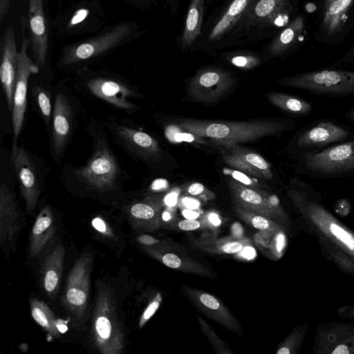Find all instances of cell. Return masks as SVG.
Segmentation results:
<instances>
[{
    "instance_id": "cell-1",
    "label": "cell",
    "mask_w": 354,
    "mask_h": 354,
    "mask_svg": "<svg viewBox=\"0 0 354 354\" xmlns=\"http://www.w3.org/2000/svg\"><path fill=\"white\" fill-rule=\"evenodd\" d=\"M286 192L301 226L308 234L328 240L354 258V231L328 209L318 191L301 179L293 178Z\"/></svg>"
},
{
    "instance_id": "cell-2",
    "label": "cell",
    "mask_w": 354,
    "mask_h": 354,
    "mask_svg": "<svg viewBox=\"0 0 354 354\" xmlns=\"http://www.w3.org/2000/svg\"><path fill=\"white\" fill-rule=\"evenodd\" d=\"M143 33L135 21H122L104 26L97 32L62 47L57 67L81 71L89 64L138 38Z\"/></svg>"
},
{
    "instance_id": "cell-3",
    "label": "cell",
    "mask_w": 354,
    "mask_h": 354,
    "mask_svg": "<svg viewBox=\"0 0 354 354\" xmlns=\"http://www.w3.org/2000/svg\"><path fill=\"white\" fill-rule=\"evenodd\" d=\"M292 120H261L240 122L182 120L178 126L198 138H208L224 147L279 135L293 129Z\"/></svg>"
},
{
    "instance_id": "cell-4",
    "label": "cell",
    "mask_w": 354,
    "mask_h": 354,
    "mask_svg": "<svg viewBox=\"0 0 354 354\" xmlns=\"http://www.w3.org/2000/svg\"><path fill=\"white\" fill-rule=\"evenodd\" d=\"M93 149L84 165L66 171L65 183L97 192L111 191L122 183V170L102 127L96 122L89 125Z\"/></svg>"
},
{
    "instance_id": "cell-5",
    "label": "cell",
    "mask_w": 354,
    "mask_h": 354,
    "mask_svg": "<svg viewBox=\"0 0 354 354\" xmlns=\"http://www.w3.org/2000/svg\"><path fill=\"white\" fill-rule=\"evenodd\" d=\"M292 10L290 0H254L233 32L228 46L265 38L270 29L289 23Z\"/></svg>"
},
{
    "instance_id": "cell-6",
    "label": "cell",
    "mask_w": 354,
    "mask_h": 354,
    "mask_svg": "<svg viewBox=\"0 0 354 354\" xmlns=\"http://www.w3.org/2000/svg\"><path fill=\"white\" fill-rule=\"evenodd\" d=\"M297 170L319 179L354 176V138L298 156Z\"/></svg>"
},
{
    "instance_id": "cell-7",
    "label": "cell",
    "mask_w": 354,
    "mask_h": 354,
    "mask_svg": "<svg viewBox=\"0 0 354 354\" xmlns=\"http://www.w3.org/2000/svg\"><path fill=\"white\" fill-rule=\"evenodd\" d=\"M277 84L315 95L344 97L354 95V71L315 70L283 77Z\"/></svg>"
},
{
    "instance_id": "cell-8",
    "label": "cell",
    "mask_w": 354,
    "mask_h": 354,
    "mask_svg": "<svg viewBox=\"0 0 354 354\" xmlns=\"http://www.w3.org/2000/svg\"><path fill=\"white\" fill-rule=\"evenodd\" d=\"M105 20L102 7L91 0H81L59 14L51 24L59 38L71 39L97 32L106 26Z\"/></svg>"
},
{
    "instance_id": "cell-9",
    "label": "cell",
    "mask_w": 354,
    "mask_h": 354,
    "mask_svg": "<svg viewBox=\"0 0 354 354\" xmlns=\"http://www.w3.org/2000/svg\"><path fill=\"white\" fill-rule=\"evenodd\" d=\"M254 0H229L219 13L202 30L195 48L208 53L228 47L239 23Z\"/></svg>"
},
{
    "instance_id": "cell-10",
    "label": "cell",
    "mask_w": 354,
    "mask_h": 354,
    "mask_svg": "<svg viewBox=\"0 0 354 354\" xmlns=\"http://www.w3.org/2000/svg\"><path fill=\"white\" fill-rule=\"evenodd\" d=\"M104 126L114 141L133 158L146 162H158L162 160L158 142L150 134L118 118H108Z\"/></svg>"
},
{
    "instance_id": "cell-11",
    "label": "cell",
    "mask_w": 354,
    "mask_h": 354,
    "mask_svg": "<svg viewBox=\"0 0 354 354\" xmlns=\"http://www.w3.org/2000/svg\"><path fill=\"white\" fill-rule=\"evenodd\" d=\"M227 185L238 207L273 219L285 230L291 221L275 194H270L260 188L244 185L230 178Z\"/></svg>"
},
{
    "instance_id": "cell-12",
    "label": "cell",
    "mask_w": 354,
    "mask_h": 354,
    "mask_svg": "<svg viewBox=\"0 0 354 354\" xmlns=\"http://www.w3.org/2000/svg\"><path fill=\"white\" fill-rule=\"evenodd\" d=\"M353 138L354 132L350 128L335 120H322L299 131L294 136L292 146L299 156Z\"/></svg>"
},
{
    "instance_id": "cell-13",
    "label": "cell",
    "mask_w": 354,
    "mask_h": 354,
    "mask_svg": "<svg viewBox=\"0 0 354 354\" xmlns=\"http://www.w3.org/2000/svg\"><path fill=\"white\" fill-rule=\"evenodd\" d=\"M79 72L85 79L86 87L93 95L123 111L138 109L129 99L138 97V93L126 82L104 72H89L88 68Z\"/></svg>"
},
{
    "instance_id": "cell-14",
    "label": "cell",
    "mask_w": 354,
    "mask_h": 354,
    "mask_svg": "<svg viewBox=\"0 0 354 354\" xmlns=\"http://www.w3.org/2000/svg\"><path fill=\"white\" fill-rule=\"evenodd\" d=\"M27 27L35 63L39 69L44 68L50 55L53 28L47 15L46 0H28Z\"/></svg>"
},
{
    "instance_id": "cell-15",
    "label": "cell",
    "mask_w": 354,
    "mask_h": 354,
    "mask_svg": "<svg viewBox=\"0 0 354 354\" xmlns=\"http://www.w3.org/2000/svg\"><path fill=\"white\" fill-rule=\"evenodd\" d=\"M235 82L232 75L225 69L204 68L190 79L187 93L196 102L210 104L218 101L234 86Z\"/></svg>"
},
{
    "instance_id": "cell-16",
    "label": "cell",
    "mask_w": 354,
    "mask_h": 354,
    "mask_svg": "<svg viewBox=\"0 0 354 354\" xmlns=\"http://www.w3.org/2000/svg\"><path fill=\"white\" fill-rule=\"evenodd\" d=\"M320 323L315 330L313 354H354V321Z\"/></svg>"
},
{
    "instance_id": "cell-17",
    "label": "cell",
    "mask_w": 354,
    "mask_h": 354,
    "mask_svg": "<svg viewBox=\"0 0 354 354\" xmlns=\"http://www.w3.org/2000/svg\"><path fill=\"white\" fill-rule=\"evenodd\" d=\"M29 48V40L24 34L21 46L19 50L18 70L11 110L15 142L21 132L24 123L27 107L26 97L29 77L31 74L37 73L39 71L35 61L28 55Z\"/></svg>"
},
{
    "instance_id": "cell-18",
    "label": "cell",
    "mask_w": 354,
    "mask_h": 354,
    "mask_svg": "<svg viewBox=\"0 0 354 354\" xmlns=\"http://www.w3.org/2000/svg\"><path fill=\"white\" fill-rule=\"evenodd\" d=\"M75 114L68 96L58 92L55 96L51 122L50 146L53 156L61 159L71 138Z\"/></svg>"
},
{
    "instance_id": "cell-19",
    "label": "cell",
    "mask_w": 354,
    "mask_h": 354,
    "mask_svg": "<svg viewBox=\"0 0 354 354\" xmlns=\"http://www.w3.org/2000/svg\"><path fill=\"white\" fill-rule=\"evenodd\" d=\"M0 79L6 97L8 106L11 111L19 57V50L17 48L12 26H8L2 35L0 41Z\"/></svg>"
},
{
    "instance_id": "cell-20",
    "label": "cell",
    "mask_w": 354,
    "mask_h": 354,
    "mask_svg": "<svg viewBox=\"0 0 354 354\" xmlns=\"http://www.w3.org/2000/svg\"><path fill=\"white\" fill-rule=\"evenodd\" d=\"M11 162L20 189L29 203H33L39 195L42 183L33 158L24 148L14 142Z\"/></svg>"
},
{
    "instance_id": "cell-21",
    "label": "cell",
    "mask_w": 354,
    "mask_h": 354,
    "mask_svg": "<svg viewBox=\"0 0 354 354\" xmlns=\"http://www.w3.org/2000/svg\"><path fill=\"white\" fill-rule=\"evenodd\" d=\"M223 151V160L232 168L252 177L271 180L273 173L270 164L261 155L237 145L226 146Z\"/></svg>"
},
{
    "instance_id": "cell-22",
    "label": "cell",
    "mask_w": 354,
    "mask_h": 354,
    "mask_svg": "<svg viewBox=\"0 0 354 354\" xmlns=\"http://www.w3.org/2000/svg\"><path fill=\"white\" fill-rule=\"evenodd\" d=\"M205 0H190L178 46L187 51L195 48L202 34Z\"/></svg>"
},
{
    "instance_id": "cell-23",
    "label": "cell",
    "mask_w": 354,
    "mask_h": 354,
    "mask_svg": "<svg viewBox=\"0 0 354 354\" xmlns=\"http://www.w3.org/2000/svg\"><path fill=\"white\" fill-rule=\"evenodd\" d=\"M304 19L295 17L265 48V53L271 57H277L287 52L295 43L302 32Z\"/></svg>"
},
{
    "instance_id": "cell-24",
    "label": "cell",
    "mask_w": 354,
    "mask_h": 354,
    "mask_svg": "<svg viewBox=\"0 0 354 354\" xmlns=\"http://www.w3.org/2000/svg\"><path fill=\"white\" fill-rule=\"evenodd\" d=\"M353 1L354 0H333L324 8L322 28L328 35H334L341 31Z\"/></svg>"
},
{
    "instance_id": "cell-25",
    "label": "cell",
    "mask_w": 354,
    "mask_h": 354,
    "mask_svg": "<svg viewBox=\"0 0 354 354\" xmlns=\"http://www.w3.org/2000/svg\"><path fill=\"white\" fill-rule=\"evenodd\" d=\"M268 98L276 107L293 115L306 116L313 111L312 103L299 97L273 92L268 94Z\"/></svg>"
},
{
    "instance_id": "cell-26",
    "label": "cell",
    "mask_w": 354,
    "mask_h": 354,
    "mask_svg": "<svg viewBox=\"0 0 354 354\" xmlns=\"http://www.w3.org/2000/svg\"><path fill=\"white\" fill-rule=\"evenodd\" d=\"M322 254L343 273L354 278V258L328 240L316 239Z\"/></svg>"
},
{
    "instance_id": "cell-27",
    "label": "cell",
    "mask_w": 354,
    "mask_h": 354,
    "mask_svg": "<svg viewBox=\"0 0 354 354\" xmlns=\"http://www.w3.org/2000/svg\"><path fill=\"white\" fill-rule=\"evenodd\" d=\"M309 328V322L306 321L297 326L283 342L277 351V354L297 353L301 348Z\"/></svg>"
},
{
    "instance_id": "cell-28",
    "label": "cell",
    "mask_w": 354,
    "mask_h": 354,
    "mask_svg": "<svg viewBox=\"0 0 354 354\" xmlns=\"http://www.w3.org/2000/svg\"><path fill=\"white\" fill-rule=\"evenodd\" d=\"M32 94L45 125L48 129L53 112L50 92L42 86H34Z\"/></svg>"
},
{
    "instance_id": "cell-29",
    "label": "cell",
    "mask_w": 354,
    "mask_h": 354,
    "mask_svg": "<svg viewBox=\"0 0 354 354\" xmlns=\"http://www.w3.org/2000/svg\"><path fill=\"white\" fill-rule=\"evenodd\" d=\"M200 306L203 310H207L208 314L213 315L215 318L225 323L223 320L229 321L224 317V315L228 314L225 309V307L220 303V301L214 296L202 292L198 297Z\"/></svg>"
},
{
    "instance_id": "cell-30",
    "label": "cell",
    "mask_w": 354,
    "mask_h": 354,
    "mask_svg": "<svg viewBox=\"0 0 354 354\" xmlns=\"http://www.w3.org/2000/svg\"><path fill=\"white\" fill-rule=\"evenodd\" d=\"M237 212L243 217L248 219L252 226L256 229L269 231V232H279L283 230V227L275 222L261 214L253 213L239 207L237 208Z\"/></svg>"
},
{
    "instance_id": "cell-31",
    "label": "cell",
    "mask_w": 354,
    "mask_h": 354,
    "mask_svg": "<svg viewBox=\"0 0 354 354\" xmlns=\"http://www.w3.org/2000/svg\"><path fill=\"white\" fill-rule=\"evenodd\" d=\"M225 57L231 64L242 69H252L261 62L258 55L250 52H232L225 55Z\"/></svg>"
},
{
    "instance_id": "cell-32",
    "label": "cell",
    "mask_w": 354,
    "mask_h": 354,
    "mask_svg": "<svg viewBox=\"0 0 354 354\" xmlns=\"http://www.w3.org/2000/svg\"><path fill=\"white\" fill-rule=\"evenodd\" d=\"M166 137L172 142H193L196 139H201L196 137L191 133L186 131L177 126H169L165 129Z\"/></svg>"
},
{
    "instance_id": "cell-33",
    "label": "cell",
    "mask_w": 354,
    "mask_h": 354,
    "mask_svg": "<svg viewBox=\"0 0 354 354\" xmlns=\"http://www.w3.org/2000/svg\"><path fill=\"white\" fill-rule=\"evenodd\" d=\"M223 173L244 185L255 188L261 187L259 181L254 177L252 178L251 176L239 170L225 168L223 169Z\"/></svg>"
},
{
    "instance_id": "cell-34",
    "label": "cell",
    "mask_w": 354,
    "mask_h": 354,
    "mask_svg": "<svg viewBox=\"0 0 354 354\" xmlns=\"http://www.w3.org/2000/svg\"><path fill=\"white\" fill-rule=\"evenodd\" d=\"M132 216L140 219H150L155 215L154 208L146 203H138L131 207Z\"/></svg>"
},
{
    "instance_id": "cell-35",
    "label": "cell",
    "mask_w": 354,
    "mask_h": 354,
    "mask_svg": "<svg viewBox=\"0 0 354 354\" xmlns=\"http://www.w3.org/2000/svg\"><path fill=\"white\" fill-rule=\"evenodd\" d=\"M96 330L102 339H108L111 335V325L108 318L101 316L95 324Z\"/></svg>"
},
{
    "instance_id": "cell-36",
    "label": "cell",
    "mask_w": 354,
    "mask_h": 354,
    "mask_svg": "<svg viewBox=\"0 0 354 354\" xmlns=\"http://www.w3.org/2000/svg\"><path fill=\"white\" fill-rule=\"evenodd\" d=\"M187 192L194 196L203 197L205 199L212 198L214 194L208 190L203 184L194 183L191 184L187 188Z\"/></svg>"
},
{
    "instance_id": "cell-37",
    "label": "cell",
    "mask_w": 354,
    "mask_h": 354,
    "mask_svg": "<svg viewBox=\"0 0 354 354\" xmlns=\"http://www.w3.org/2000/svg\"><path fill=\"white\" fill-rule=\"evenodd\" d=\"M161 299L162 298L160 295L158 294L154 298L153 301L151 302L150 304L147 306L141 318L140 323V327H142L145 324V322L149 319L156 312L159 308Z\"/></svg>"
},
{
    "instance_id": "cell-38",
    "label": "cell",
    "mask_w": 354,
    "mask_h": 354,
    "mask_svg": "<svg viewBox=\"0 0 354 354\" xmlns=\"http://www.w3.org/2000/svg\"><path fill=\"white\" fill-rule=\"evenodd\" d=\"M67 299L70 303L75 306L82 305L86 299V294L77 288H71L66 293Z\"/></svg>"
},
{
    "instance_id": "cell-39",
    "label": "cell",
    "mask_w": 354,
    "mask_h": 354,
    "mask_svg": "<svg viewBox=\"0 0 354 354\" xmlns=\"http://www.w3.org/2000/svg\"><path fill=\"white\" fill-rule=\"evenodd\" d=\"M133 8L146 10L157 5L158 0H120Z\"/></svg>"
},
{
    "instance_id": "cell-40",
    "label": "cell",
    "mask_w": 354,
    "mask_h": 354,
    "mask_svg": "<svg viewBox=\"0 0 354 354\" xmlns=\"http://www.w3.org/2000/svg\"><path fill=\"white\" fill-rule=\"evenodd\" d=\"M51 224V218L48 216H40L36 221L32 232L35 234H39L49 227Z\"/></svg>"
},
{
    "instance_id": "cell-41",
    "label": "cell",
    "mask_w": 354,
    "mask_h": 354,
    "mask_svg": "<svg viewBox=\"0 0 354 354\" xmlns=\"http://www.w3.org/2000/svg\"><path fill=\"white\" fill-rule=\"evenodd\" d=\"M162 263L167 267L176 269L180 267L182 261L175 254L167 253L162 258Z\"/></svg>"
},
{
    "instance_id": "cell-42",
    "label": "cell",
    "mask_w": 354,
    "mask_h": 354,
    "mask_svg": "<svg viewBox=\"0 0 354 354\" xmlns=\"http://www.w3.org/2000/svg\"><path fill=\"white\" fill-rule=\"evenodd\" d=\"M58 282V277L54 270L47 272L45 277V288L47 291H53L57 286Z\"/></svg>"
},
{
    "instance_id": "cell-43",
    "label": "cell",
    "mask_w": 354,
    "mask_h": 354,
    "mask_svg": "<svg viewBox=\"0 0 354 354\" xmlns=\"http://www.w3.org/2000/svg\"><path fill=\"white\" fill-rule=\"evenodd\" d=\"M274 243L276 253L281 256L286 246V236L283 230L276 234Z\"/></svg>"
},
{
    "instance_id": "cell-44",
    "label": "cell",
    "mask_w": 354,
    "mask_h": 354,
    "mask_svg": "<svg viewBox=\"0 0 354 354\" xmlns=\"http://www.w3.org/2000/svg\"><path fill=\"white\" fill-rule=\"evenodd\" d=\"M337 316L342 319H354V304L342 306L338 308Z\"/></svg>"
},
{
    "instance_id": "cell-45",
    "label": "cell",
    "mask_w": 354,
    "mask_h": 354,
    "mask_svg": "<svg viewBox=\"0 0 354 354\" xmlns=\"http://www.w3.org/2000/svg\"><path fill=\"white\" fill-rule=\"evenodd\" d=\"M201 223L196 219H185L179 222L178 227L185 231H191L199 228Z\"/></svg>"
},
{
    "instance_id": "cell-46",
    "label": "cell",
    "mask_w": 354,
    "mask_h": 354,
    "mask_svg": "<svg viewBox=\"0 0 354 354\" xmlns=\"http://www.w3.org/2000/svg\"><path fill=\"white\" fill-rule=\"evenodd\" d=\"M243 249V245L241 242L232 241L225 244L222 250L227 254H233L241 251Z\"/></svg>"
},
{
    "instance_id": "cell-47",
    "label": "cell",
    "mask_w": 354,
    "mask_h": 354,
    "mask_svg": "<svg viewBox=\"0 0 354 354\" xmlns=\"http://www.w3.org/2000/svg\"><path fill=\"white\" fill-rule=\"evenodd\" d=\"M32 315L34 319L41 326H47L48 324L46 315L38 308L34 307L32 310Z\"/></svg>"
},
{
    "instance_id": "cell-48",
    "label": "cell",
    "mask_w": 354,
    "mask_h": 354,
    "mask_svg": "<svg viewBox=\"0 0 354 354\" xmlns=\"http://www.w3.org/2000/svg\"><path fill=\"white\" fill-rule=\"evenodd\" d=\"M12 0H0V22L6 19L11 5Z\"/></svg>"
},
{
    "instance_id": "cell-49",
    "label": "cell",
    "mask_w": 354,
    "mask_h": 354,
    "mask_svg": "<svg viewBox=\"0 0 354 354\" xmlns=\"http://www.w3.org/2000/svg\"><path fill=\"white\" fill-rule=\"evenodd\" d=\"M178 196V192H171L165 197L164 203L169 207H173L177 203Z\"/></svg>"
},
{
    "instance_id": "cell-50",
    "label": "cell",
    "mask_w": 354,
    "mask_h": 354,
    "mask_svg": "<svg viewBox=\"0 0 354 354\" xmlns=\"http://www.w3.org/2000/svg\"><path fill=\"white\" fill-rule=\"evenodd\" d=\"M168 187V183L165 179H156L151 184V188L152 190L159 191L163 190Z\"/></svg>"
},
{
    "instance_id": "cell-51",
    "label": "cell",
    "mask_w": 354,
    "mask_h": 354,
    "mask_svg": "<svg viewBox=\"0 0 354 354\" xmlns=\"http://www.w3.org/2000/svg\"><path fill=\"white\" fill-rule=\"evenodd\" d=\"M183 205L187 209H196L199 207L200 203L192 198L185 197L182 199Z\"/></svg>"
},
{
    "instance_id": "cell-52",
    "label": "cell",
    "mask_w": 354,
    "mask_h": 354,
    "mask_svg": "<svg viewBox=\"0 0 354 354\" xmlns=\"http://www.w3.org/2000/svg\"><path fill=\"white\" fill-rule=\"evenodd\" d=\"M92 225L95 229L100 232H105L106 227L104 222L100 218H95L92 221Z\"/></svg>"
},
{
    "instance_id": "cell-53",
    "label": "cell",
    "mask_w": 354,
    "mask_h": 354,
    "mask_svg": "<svg viewBox=\"0 0 354 354\" xmlns=\"http://www.w3.org/2000/svg\"><path fill=\"white\" fill-rule=\"evenodd\" d=\"M138 241L140 243H141L142 244H145V245H153V244H155V243L159 242L154 237H153L151 236H149V235H142V236H140L138 238Z\"/></svg>"
},
{
    "instance_id": "cell-54",
    "label": "cell",
    "mask_w": 354,
    "mask_h": 354,
    "mask_svg": "<svg viewBox=\"0 0 354 354\" xmlns=\"http://www.w3.org/2000/svg\"><path fill=\"white\" fill-rule=\"evenodd\" d=\"M182 214L183 216L187 219H196L199 216L198 212L193 211L191 209H184L182 212Z\"/></svg>"
},
{
    "instance_id": "cell-55",
    "label": "cell",
    "mask_w": 354,
    "mask_h": 354,
    "mask_svg": "<svg viewBox=\"0 0 354 354\" xmlns=\"http://www.w3.org/2000/svg\"><path fill=\"white\" fill-rule=\"evenodd\" d=\"M242 256L246 259H251L255 257V251L254 248L251 247H246L242 250Z\"/></svg>"
},
{
    "instance_id": "cell-56",
    "label": "cell",
    "mask_w": 354,
    "mask_h": 354,
    "mask_svg": "<svg viewBox=\"0 0 354 354\" xmlns=\"http://www.w3.org/2000/svg\"><path fill=\"white\" fill-rule=\"evenodd\" d=\"M208 219L210 221V223L215 226L219 225L221 223L219 216L216 213H209L208 214Z\"/></svg>"
},
{
    "instance_id": "cell-57",
    "label": "cell",
    "mask_w": 354,
    "mask_h": 354,
    "mask_svg": "<svg viewBox=\"0 0 354 354\" xmlns=\"http://www.w3.org/2000/svg\"><path fill=\"white\" fill-rule=\"evenodd\" d=\"M342 61L345 62H354V46L351 48V50L343 58Z\"/></svg>"
},
{
    "instance_id": "cell-58",
    "label": "cell",
    "mask_w": 354,
    "mask_h": 354,
    "mask_svg": "<svg viewBox=\"0 0 354 354\" xmlns=\"http://www.w3.org/2000/svg\"><path fill=\"white\" fill-rule=\"evenodd\" d=\"M344 117L350 122H354V106L348 109L344 114Z\"/></svg>"
},
{
    "instance_id": "cell-59",
    "label": "cell",
    "mask_w": 354,
    "mask_h": 354,
    "mask_svg": "<svg viewBox=\"0 0 354 354\" xmlns=\"http://www.w3.org/2000/svg\"><path fill=\"white\" fill-rule=\"evenodd\" d=\"M58 330H59V332L64 333H65L67 330H68V328L66 325L64 324H58L57 326Z\"/></svg>"
},
{
    "instance_id": "cell-60",
    "label": "cell",
    "mask_w": 354,
    "mask_h": 354,
    "mask_svg": "<svg viewBox=\"0 0 354 354\" xmlns=\"http://www.w3.org/2000/svg\"><path fill=\"white\" fill-rule=\"evenodd\" d=\"M170 218H171V215H170V214L168 212H165L162 214V218H163V220L169 221L170 219Z\"/></svg>"
},
{
    "instance_id": "cell-61",
    "label": "cell",
    "mask_w": 354,
    "mask_h": 354,
    "mask_svg": "<svg viewBox=\"0 0 354 354\" xmlns=\"http://www.w3.org/2000/svg\"><path fill=\"white\" fill-rule=\"evenodd\" d=\"M58 1H61V0H58ZM91 1H93L95 3H96L97 6L102 7L101 0H91Z\"/></svg>"
},
{
    "instance_id": "cell-62",
    "label": "cell",
    "mask_w": 354,
    "mask_h": 354,
    "mask_svg": "<svg viewBox=\"0 0 354 354\" xmlns=\"http://www.w3.org/2000/svg\"><path fill=\"white\" fill-rule=\"evenodd\" d=\"M333 0H324V8L328 6Z\"/></svg>"
},
{
    "instance_id": "cell-63",
    "label": "cell",
    "mask_w": 354,
    "mask_h": 354,
    "mask_svg": "<svg viewBox=\"0 0 354 354\" xmlns=\"http://www.w3.org/2000/svg\"><path fill=\"white\" fill-rule=\"evenodd\" d=\"M353 203H354V195H353Z\"/></svg>"
}]
</instances>
